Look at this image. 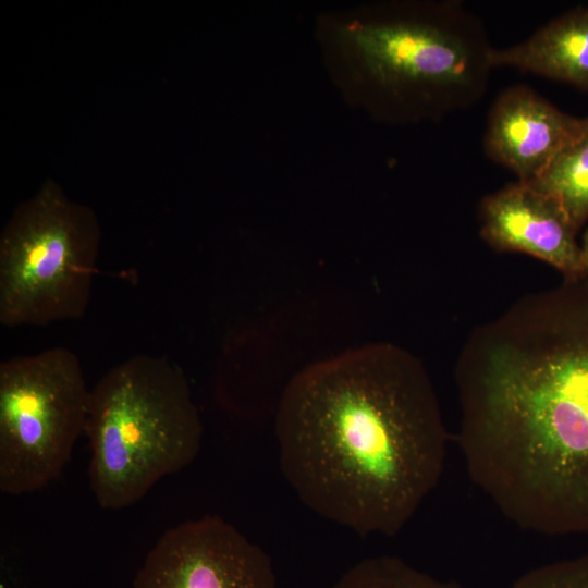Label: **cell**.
<instances>
[{
	"label": "cell",
	"mask_w": 588,
	"mask_h": 588,
	"mask_svg": "<svg viewBox=\"0 0 588 588\" xmlns=\"http://www.w3.org/2000/svg\"><path fill=\"white\" fill-rule=\"evenodd\" d=\"M454 380L471 482L523 530L588 536V277L477 327Z\"/></svg>",
	"instance_id": "obj_1"
},
{
	"label": "cell",
	"mask_w": 588,
	"mask_h": 588,
	"mask_svg": "<svg viewBox=\"0 0 588 588\" xmlns=\"http://www.w3.org/2000/svg\"><path fill=\"white\" fill-rule=\"evenodd\" d=\"M281 471L297 498L360 536H394L444 473L449 433L421 360L388 342L315 362L275 411Z\"/></svg>",
	"instance_id": "obj_2"
},
{
	"label": "cell",
	"mask_w": 588,
	"mask_h": 588,
	"mask_svg": "<svg viewBox=\"0 0 588 588\" xmlns=\"http://www.w3.org/2000/svg\"><path fill=\"white\" fill-rule=\"evenodd\" d=\"M84 433L96 501L120 510L195 460L203 425L181 368L166 356L136 354L90 390Z\"/></svg>",
	"instance_id": "obj_3"
},
{
	"label": "cell",
	"mask_w": 588,
	"mask_h": 588,
	"mask_svg": "<svg viewBox=\"0 0 588 588\" xmlns=\"http://www.w3.org/2000/svg\"><path fill=\"white\" fill-rule=\"evenodd\" d=\"M407 13L348 29L370 78L432 118L477 103L493 69L482 21L457 0Z\"/></svg>",
	"instance_id": "obj_4"
},
{
	"label": "cell",
	"mask_w": 588,
	"mask_h": 588,
	"mask_svg": "<svg viewBox=\"0 0 588 588\" xmlns=\"http://www.w3.org/2000/svg\"><path fill=\"white\" fill-rule=\"evenodd\" d=\"M100 229L91 209L47 182L0 237V322L46 327L82 318L97 272Z\"/></svg>",
	"instance_id": "obj_5"
},
{
	"label": "cell",
	"mask_w": 588,
	"mask_h": 588,
	"mask_svg": "<svg viewBox=\"0 0 588 588\" xmlns=\"http://www.w3.org/2000/svg\"><path fill=\"white\" fill-rule=\"evenodd\" d=\"M90 390L64 346L0 363V490L21 495L62 471L85 432Z\"/></svg>",
	"instance_id": "obj_6"
},
{
	"label": "cell",
	"mask_w": 588,
	"mask_h": 588,
	"mask_svg": "<svg viewBox=\"0 0 588 588\" xmlns=\"http://www.w3.org/2000/svg\"><path fill=\"white\" fill-rule=\"evenodd\" d=\"M133 588H278L268 554L218 516L168 529L147 553Z\"/></svg>",
	"instance_id": "obj_7"
},
{
	"label": "cell",
	"mask_w": 588,
	"mask_h": 588,
	"mask_svg": "<svg viewBox=\"0 0 588 588\" xmlns=\"http://www.w3.org/2000/svg\"><path fill=\"white\" fill-rule=\"evenodd\" d=\"M588 132L587 118L569 115L525 85L503 90L489 112L485 150L494 162L534 182L566 147Z\"/></svg>",
	"instance_id": "obj_8"
},
{
	"label": "cell",
	"mask_w": 588,
	"mask_h": 588,
	"mask_svg": "<svg viewBox=\"0 0 588 588\" xmlns=\"http://www.w3.org/2000/svg\"><path fill=\"white\" fill-rule=\"evenodd\" d=\"M480 235L494 249L530 255L564 278L585 275L577 230L558 204L519 182L487 195L479 209Z\"/></svg>",
	"instance_id": "obj_9"
},
{
	"label": "cell",
	"mask_w": 588,
	"mask_h": 588,
	"mask_svg": "<svg viewBox=\"0 0 588 588\" xmlns=\"http://www.w3.org/2000/svg\"><path fill=\"white\" fill-rule=\"evenodd\" d=\"M493 68H513L588 89V7L572 9L523 41L493 48Z\"/></svg>",
	"instance_id": "obj_10"
},
{
	"label": "cell",
	"mask_w": 588,
	"mask_h": 588,
	"mask_svg": "<svg viewBox=\"0 0 588 588\" xmlns=\"http://www.w3.org/2000/svg\"><path fill=\"white\" fill-rule=\"evenodd\" d=\"M527 184L553 199L579 231L588 222V132Z\"/></svg>",
	"instance_id": "obj_11"
},
{
	"label": "cell",
	"mask_w": 588,
	"mask_h": 588,
	"mask_svg": "<svg viewBox=\"0 0 588 588\" xmlns=\"http://www.w3.org/2000/svg\"><path fill=\"white\" fill-rule=\"evenodd\" d=\"M333 588H466L454 579H441L397 556L367 558L347 569Z\"/></svg>",
	"instance_id": "obj_12"
},
{
	"label": "cell",
	"mask_w": 588,
	"mask_h": 588,
	"mask_svg": "<svg viewBox=\"0 0 588 588\" xmlns=\"http://www.w3.org/2000/svg\"><path fill=\"white\" fill-rule=\"evenodd\" d=\"M510 588H588V553L531 568Z\"/></svg>",
	"instance_id": "obj_13"
},
{
	"label": "cell",
	"mask_w": 588,
	"mask_h": 588,
	"mask_svg": "<svg viewBox=\"0 0 588 588\" xmlns=\"http://www.w3.org/2000/svg\"><path fill=\"white\" fill-rule=\"evenodd\" d=\"M580 252L585 275L588 277V225L583 237V243L580 244Z\"/></svg>",
	"instance_id": "obj_14"
},
{
	"label": "cell",
	"mask_w": 588,
	"mask_h": 588,
	"mask_svg": "<svg viewBox=\"0 0 588 588\" xmlns=\"http://www.w3.org/2000/svg\"><path fill=\"white\" fill-rule=\"evenodd\" d=\"M587 121H588V117H587Z\"/></svg>",
	"instance_id": "obj_15"
}]
</instances>
